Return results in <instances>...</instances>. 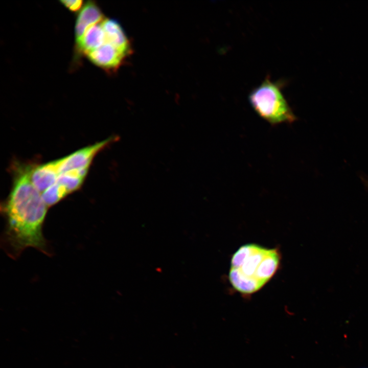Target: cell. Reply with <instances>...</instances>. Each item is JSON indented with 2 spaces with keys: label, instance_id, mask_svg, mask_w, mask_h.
Returning <instances> with one entry per match:
<instances>
[{
  "label": "cell",
  "instance_id": "obj_6",
  "mask_svg": "<svg viewBox=\"0 0 368 368\" xmlns=\"http://www.w3.org/2000/svg\"><path fill=\"white\" fill-rule=\"evenodd\" d=\"M30 176L34 186L41 194L42 193L56 183L59 176L55 160L32 165Z\"/></svg>",
  "mask_w": 368,
  "mask_h": 368
},
{
  "label": "cell",
  "instance_id": "obj_3",
  "mask_svg": "<svg viewBox=\"0 0 368 368\" xmlns=\"http://www.w3.org/2000/svg\"><path fill=\"white\" fill-rule=\"evenodd\" d=\"M283 80L273 81L267 76L249 93V103L255 112L272 125L291 123L296 118L282 93Z\"/></svg>",
  "mask_w": 368,
  "mask_h": 368
},
{
  "label": "cell",
  "instance_id": "obj_11",
  "mask_svg": "<svg viewBox=\"0 0 368 368\" xmlns=\"http://www.w3.org/2000/svg\"><path fill=\"white\" fill-rule=\"evenodd\" d=\"M61 3L70 11L75 12L79 11L83 6V1H61Z\"/></svg>",
  "mask_w": 368,
  "mask_h": 368
},
{
  "label": "cell",
  "instance_id": "obj_5",
  "mask_svg": "<svg viewBox=\"0 0 368 368\" xmlns=\"http://www.w3.org/2000/svg\"><path fill=\"white\" fill-rule=\"evenodd\" d=\"M86 55L94 64L107 71L118 70L127 56L108 42H105Z\"/></svg>",
  "mask_w": 368,
  "mask_h": 368
},
{
  "label": "cell",
  "instance_id": "obj_9",
  "mask_svg": "<svg viewBox=\"0 0 368 368\" xmlns=\"http://www.w3.org/2000/svg\"><path fill=\"white\" fill-rule=\"evenodd\" d=\"M106 42L105 34L101 24L90 27L80 42L77 43L78 50L85 55L99 48Z\"/></svg>",
  "mask_w": 368,
  "mask_h": 368
},
{
  "label": "cell",
  "instance_id": "obj_4",
  "mask_svg": "<svg viewBox=\"0 0 368 368\" xmlns=\"http://www.w3.org/2000/svg\"><path fill=\"white\" fill-rule=\"evenodd\" d=\"M119 137L113 135L81 148L64 157L55 160L58 174L72 170H89L95 156L109 145L117 141Z\"/></svg>",
  "mask_w": 368,
  "mask_h": 368
},
{
  "label": "cell",
  "instance_id": "obj_1",
  "mask_svg": "<svg viewBox=\"0 0 368 368\" xmlns=\"http://www.w3.org/2000/svg\"><path fill=\"white\" fill-rule=\"evenodd\" d=\"M32 166L14 163L11 190L1 204L5 220L1 245L13 259L18 258L28 247L48 256L52 254L42 232L49 208L31 181Z\"/></svg>",
  "mask_w": 368,
  "mask_h": 368
},
{
  "label": "cell",
  "instance_id": "obj_8",
  "mask_svg": "<svg viewBox=\"0 0 368 368\" xmlns=\"http://www.w3.org/2000/svg\"><path fill=\"white\" fill-rule=\"evenodd\" d=\"M105 34L106 42H108L126 55L130 53L131 48L123 29L118 21L107 18L101 23Z\"/></svg>",
  "mask_w": 368,
  "mask_h": 368
},
{
  "label": "cell",
  "instance_id": "obj_7",
  "mask_svg": "<svg viewBox=\"0 0 368 368\" xmlns=\"http://www.w3.org/2000/svg\"><path fill=\"white\" fill-rule=\"evenodd\" d=\"M103 15L100 9L94 2H88L79 14L75 28L76 43L82 38L90 27L103 21Z\"/></svg>",
  "mask_w": 368,
  "mask_h": 368
},
{
  "label": "cell",
  "instance_id": "obj_2",
  "mask_svg": "<svg viewBox=\"0 0 368 368\" xmlns=\"http://www.w3.org/2000/svg\"><path fill=\"white\" fill-rule=\"evenodd\" d=\"M277 249L254 243L241 246L233 255L229 280L235 289L251 294L261 289L274 275L280 262Z\"/></svg>",
  "mask_w": 368,
  "mask_h": 368
},
{
  "label": "cell",
  "instance_id": "obj_10",
  "mask_svg": "<svg viewBox=\"0 0 368 368\" xmlns=\"http://www.w3.org/2000/svg\"><path fill=\"white\" fill-rule=\"evenodd\" d=\"M88 170H72L59 175L56 183L62 187L67 195L81 188Z\"/></svg>",
  "mask_w": 368,
  "mask_h": 368
}]
</instances>
